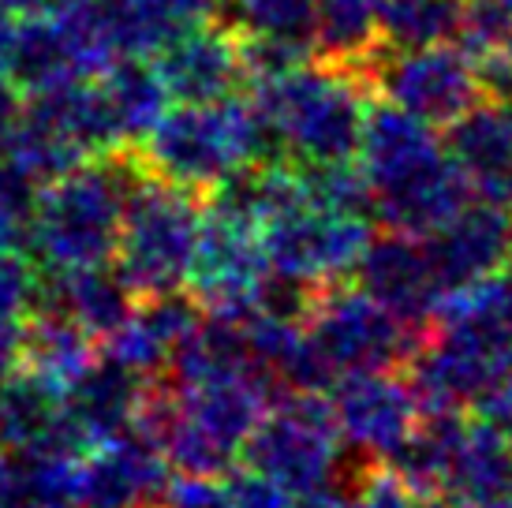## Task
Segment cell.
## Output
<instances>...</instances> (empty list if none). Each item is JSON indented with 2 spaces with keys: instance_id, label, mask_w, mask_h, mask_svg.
I'll return each mask as SVG.
<instances>
[{
  "instance_id": "obj_1",
  "label": "cell",
  "mask_w": 512,
  "mask_h": 508,
  "mask_svg": "<svg viewBox=\"0 0 512 508\" xmlns=\"http://www.w3.org/2000/svg\"><path fill=\"white\" fill-rule=\"evenodd\" d=\"M356 161L367 172L378 221L397 232L430 236L475 195L438 127L393 101L367 109Z\"/></svg>"
},
{
  "instance_id": "obj_2",
  "label": "cell",
  "mask_w": 512,
  "mask_h": 508,
  "mask_svg": "<svg viewBox=\"0 0 512 508\" xmlns=\"http://www.w3.org/2000/svg\"><path fill=\"white\" fill-rule=\"evenodd\" d=\"M367 75L337 60H299L251 79V105L270 139L299 165H333L359 154L367 124Z\"/></svg>"
},
{
  "instance_id": "obj_3",
  "label": "cell",
  "mask_w": 512,
  "mask_h": 508,
  "mask_svg": "<svg viewBox=\"0 0 512 508\" xmlns=\"http://www.w3.org/2000/svg\"><path fill=\"white\" fill-rule=\"evenodd\" d=\"M146 176L135 150L83 161L60 180L38 187L30 213V251L45 269H83L116 262L131 191Z\"/></svg>"
},
{
  "instance_id": "obj_4",
  "label": "cell",
  "mask_w": 512,
  "mask_h": 508,
  "mask_svg": "<svg viewBox=\"0 0 512 508\" xmlns=\"http://www.w3.org/2000/svg\"><path fill=\"white\" fill-rule=\"evenodd\" d=\"M270 142L251 98L232 94L217 101H176L135 146V154L150 176L206 195L232 176L262 165Z\"/></svg>"
},
{
  "instance_id": "obj_5",
  "label": "cell",
  "mask_w": 512,
  "mask_h": 508,
  "mask_svg": "<svg viewBox=\"0 0 512 508\" xmlns=\"http://www.w3.org/2000/svg\"><path fill=\"white\" fill-rule=\"evenodd\" d=\"M202 221L206 206L199 191H187L146 172L131 191L124 236L116 251V269L135 288V296H165L184 288L199 251Z\"/></svg>"
},
{
  "instance_id": "obj_6",
  "label": "cell",
  "mask_w": 512,
  "mask_h": 508,
  "mask_svg": "<svg viewBox=\"0 0 512 508\" xmlns=\"http://www.w3.org/2000/svg\"><path fill=\"white\" fill-rule=\"evenodd\" d=\"M344 434L329 393H285L270 404L243 449L255 467L288 494H307L337 479L344 460Z\"/></svg>"
},
{
  "instance_id": "obj_7",
  "label": "cell",
  "mask_w": 512,
  "mask_h": 508,
  "mask_svg": "<svg viewBox=\"0 0 512 508\" xmlns=\"http://www.w3.org/2000/svg\"><path fill=\"white\" fill-rule=\"evenodd\" d=\"M303 325L341 378L359 370L400 367L412 359L423 340L415 337V325L404 322L397 311H389L363 284L352 288L344 281L318 288Z\"/></svg>"
},
{
  "instance_id": "obj_8",
  "label": "cell",
  "mask_w": 512,
  "mask_h": 508,
  "mask_svg": "<svg viewBox=\"0 0 512 508\" xmlns=\"http://www.w3.org/2000/svg\"><path fill=\"white\" fill-rule=\"evenodd\" d=\"M370 90L434 127H453L486 98L479 57L468 45L441 42L427 49H382L367 68Z\"/></svg>"
},
{
  "instance_id": "obj_9",
  "label": "cell",
  "mask_w": 512,
  "mask_h": 508,
  "mask_svg": "<svg viewBox=\"0 0 512 508\" xmlns=\"http://www.w3.org/2000/svg\"><path fill=\"white\" fill-rule=\"evenodd\" d=\"M408 378L427 411L483 408L490 396L512 389V333L434 325L408 359Z\"/></svg>"
},
{
  "instance_id": "obj_10",
  "label": "cell",
  "mask_w": 512,
  "mask_h": 508,
  "mask_svg": "<svg viewBox=\"0 0 512 508\" xmlns=\"http://www.w3.org/2000/svg\"><path fill=\"white\" fill-rule=\"evenodd\" d=\"M273 281V266L262 228L236 213L206 206L199 251L191 262L187 292L206 314L217 318H251Z\"/></svg>"
},
{
  "instance_id": "obj_11",
  "label": "cell",
  "mask_w": 512,
  "mask_h": 508,
  "mask_svg": "<svg viewBox=\"0 0 512 508\" xmlns=\"http://www.w3.org/2000/svg\"><path fill=\"white\" fill-rule=\"evenodd\" d=\"M370 221L367 213H337L322 206H299L281 213L262 228V243L270 254L273 277L329 288V284L356 277L359 258L367 251Z\"/></svg>"
},
{
  "instance_id": "obj_12",
  "label": "cell",
  "mask_w": 512,
  "mask_h": 508,
  "mask_svg": "<svg viewBox=\"0 0 512 508\" xmlns=\"http://www.w3.org/2000/svg\"><path fill=\"white\" fill-rule=\"evenodd\" d=\"M329 396H333L344 445H352L367 464H389L427 411L412 378H400L393 370L344 374L329 389Z\"/></svg>"
},
{
  "instance_id": "obj_13",
  "label": "cell",
  "mask_w": 512,
  "mask_h": 508,
  "mask_svg": "<svg viewBox=\"0 0 512 508\" xmlns=\"http://www.w3.org/2000/svg\"><path fill=\"white\" fill-rule=\"evenodd\" d=\"M356 277L370 296L382 299L389 311H397L415 329L434 325V314L449 292L430 258L427 236L397 232V228L367 243Z\"/></svg>"
},
{
  "instance_id": "obj_14",
  "label": "cell",
  "mask_w": 512,
  "mask_h": 508,
  "mask_svg": "<svg viewBox=\"0 0 512 508\" xmlns=\"http://www.w3.org/2000/svg\"><path fill=\"white\" fill-rule=\"evenodd\" d=\"M169 456L143 430H124L83 452L79 508H157L169 486Z\"/></svg>"
},
{
  "instance_id": "obj_15",
  "label": "cell",
  "mask_w": 512,
  "mask_h": 508,
  "mask_svg": "<svg viewBox=\"0 0 512 508\" xmlns=\"http://www.w3.org/2000/svg\"><path fill=\"white\" fill-rule=\"evenodd\" d=\"M172 101H217L247 79L243 38L225 19H206L154 53Z\"/></svg>"
},
{
  "instance_id": "obj_16",
  "label": "cell",
  "mask_w": 512,
  "mask_h": 508,
  "mask_svg": "<svg viewBox=\"0 0 512 508\" xmlns=\"http://www.w3.org/2000/svg\"><path fill=\"white\" fill-rule=\"evenodd\" d=\"M430 258L438 266L445 288L479 281L512 266V210L498 202H468L427 236Z\"/></svg>"
},
{
  "instance_id": "obj_17",
  "label": "cell",
  "mask_w": 512,
  "mask_h": 508,
  "mask_svg": "<svg viewBox=\"0 0 512 508\" xmlns=\"http://www.w3.org/2000/svg\"><path fill=\"white\" fill-rule=\"evenodd\" d=\"M445 142L475 195L512 210V101L483 98L449 127Z\"/></svg>"
},
{
  "instance_id": "obj_18",
  "label": "cell",
  "mask_w": 512,
  "mask_h": 508,
  "mask_svg": "<svg viewBox=\"0 0 512 508\" xmlns=\"http://www.w3.org/2000/svg\"><path fill=\"white\" fill-rule=\"evenodd\" d=\"M38 311H53L79 322L90 337L105 340L116 325H124L135 311V288L124 281V273L109 266L83 269H49L42 277Z\"/></svg>"
},
{
  "instance_id": "obj_19",
  "label": "cell",
  "mask_w": 512,
  "mask_h": 508,
  "mask_svg": "<svg viewBox=\"0 0 512 508\" xmlns=\"http://www.w3.org/2000/svg\"><path fill=\"white\" fill-rule=\"evenodd\" d=\"M512 505V441L486 419L468 423L438 505L430 508H505Z\"/></svg>"
},
{
  "instance_id": "obj_20",
  "label": "cell",
  "mask_w": 512,
  "mask_h": 508,
  "mask_svg": "<svg viewBox=\"0 0 512 508\" xmlns=\"http://www.w3.org/2000/svg\"><path fill=\"white\" fill-rule=\"evenodd\" d=\"M120 57H154L176 34L217 19L221 0H94Z\"/></svg>"
},
{
  "instance_id": "obj_21",
  "label": "cell",
  "mask_w": 512,
  "mask_h": 508,
  "mask_svg": "<svg viewBox=\"0 0 512 508\" xmlns=\"http://www.w3.org/2000/svg\"><path fill=\"white\" fill-rule=\"evenodd\" d=\"M146 393H150L146 374L101 355L94 370L68 393V411L75 415V423L83 426L86 441L94 449L101 441L116 438V434L135 426L146 404Z\"/></svg>"
},
{
  "instance_id": "obj_22",
  "label": "cell",
  "mask_w": 512,
  "mask_h": 508,
  "mask_svg": "<svg viewBox=\"0 0 512 508\" xmlns=\"http://www.w3.org/2000/svg\"><path fill=\"white\" fill-rule=\"evenodd\" d=\"M98 337H90L83 325L53 311H38L27 325L23 337V370L30 378H38L45 389L68 400L75 385L94 370L101 359Z\"/></svg>"
},
{
  "instance_id": "obj_23",
  "label": "cell",
  "mask_w": 512,
  "mask_h": 508,
  "mask_svg": "<svg viewBox=\"0 0 512 508\" xmlns=\"http://www.w3.org/2000/svg\"><path fill=\"white\" fill-rule=\"evenodd\" d=\"M98 86L113 116L120 150H135L157 127V120L169 113V86L157 64H146V57H116L98 75Z\"/></svg>"
},
{
  "instance_id": "obj_24",
  "label": "cell",
  "mask_w": 512,
  "mask_h": 508,
  "mask_svg": "<svg viewBox=\"0 0 512 508\" xmlns=\"http://www.w3.org/2000/svg\"><path fill=\"white\" fill-rule=\"evenodd\" d=\"M464 430H468V419L460 411H427L412 438L404 441V449L389 460V467L427 505H438L445 479H449V467L456 460V449L464 441Z\"/></svg>"
},
{
  "instance_id": "obj_25",
  "label": "cell",
  "mask_w": 512,
  "mask_h": 508,
  "mask_svg": "<svg viewBox=\"0 0 512 508\" xmlns=\"http://www.w3.org/2000/svg\"><path fill=\"white\" fill-rule=\"evenodd\" d=\"M385 0H322L318 4V49L326 60L348 64L367 75L382 53Z\"/></svg>"
},
{
  "instance_id": "obj_26",
  "label": "cell",
  "mask_w": 512,
  "mask_h": 508,
  "mask_svg": "<svg viewBox=\"0 0 512 508\" xmlns=\"http://www.w3.org/2000/svg\"><path fill=\"white\" fill-rule=\"evenodd\" d=\"M83 456H12L0 508H79Z\"/></svg>"
},
{
  "instance_id": "obj_27",
  "label": "cell",
  "mask_w": 512,
  "mask_h": 508,
  "mask_svg": "<svg viewBox=\"0 0 512 508\" xmlns=\"http://www.w3.org/2000/svg\"><path fill=\"white\" fill-rule=\"evenodd\" d=\"M318 4L322 0H221L217 19H225L243 38H277L299 49H314Z\"/></svg>"
},
{
  "instance_id": "obj_28",
  "label": "cell",
  "mask_w": 512,
  "mask_h": 508,
  "mask_svg": "<svg viewBox=\"0 0 512 508\" xmlns=\"http://www.w3.org/2000/svg\"><path fill=\"white\" fill-rule=\"evenodd\" d=\"M464 30V0H385V49H427L456 42Z\"/></svg>"
},
{
  "instance_id": "obj_29",
  "label": "cell",
  "mask_w": 512,
  "mask_h": 508,
  "mask_svg": "<svg viewBox=\"0 0 512 508\" xmlns=\"http://www.w3.org/2000/svg\"><path fill=\"white\" fill-rule=\"evenodd\" d=\"M42 277L34 273L23 251L0 254V325H30L38 314Z\"/></svg>"
},
{
  "instance_id": "obj_30",
  "label": "cell",
  "mask_w": 512,
  "mask_h": 508,
  "mask_svg": "<svg viewBox=\"0 0 512 508\" xmlns=\"http://www.w3.org/2000/svg\"><path fill=\"white\" fill-rule=\"evenodd\" d=\"M359 508H423L427 501L415 494L408 482L400 479L393 467L367 464L356 482Z\"/></svg>"
},
{
  "instance_id": "obj_31",
  "label": "cell",
  "mask_w": 512,
  "mask_h": 508,
  "mask_svg": "<svg viewBox=\"0 0 512 508\" xmlns=\"http://www.w3.org/2000/svg\"><path fill=\"white\" fill-rule=\"evenodd\" d=\"M157 508H232L225 475H180L165 486Z\"/></svg>"
},
{
  "instance_id": "obj_32",
  "label": "cell",
  "mask_w": 512,
  "mask_h": 508,
  "mask_svg": "<svg viewBox=\"0 0 512 508\" xmlns=\"http://www.w3.org/2000/svg\"><path fill=\"white\" fill-rule=\"evenodd\" d=\"M225 482L232 494V508H296V494H288L281 482H273L255 467L228 471Z\"/></svg>"
},
{
  "instance_id": "obj_33",
  "label": "cell",
  "mask_w": 512,
  "mask_h": 508,
  "mask_svg": "<svg viewBox=\"0 0 512 508\" xmlns=\"http://www.w3.org/2000/svg\"><path fill=\"white\" fill-rule=\"evenodd\" d=\"M23 116H27V94L8 75H0V157L8 154V142L19 131Z\"/></svg>"
},
{
  "instance_id": "obj_34",
  "label": "cell",
  "mask_w": 512,
  "mask_h": 508,
  "mask_svg": "<svg viewBox=\"0 0 512 508\" xmlns=\"http://www.w3.org/2000/svg\"><path fill=\"white\" fill-rule=\"evenodd\" d=\"M296 508H359V494H356V482L344 490L337 486V479L326 482V486H314L307 494L296 497Z\"/></svg>"
},
{
  "instance_id": "obj_35",
  "label": "cell",
  "mask_w": 512,
  "mask_h": 508,
  "mask_svg": "<svg viewBox=\"0 0 512 508\" xmlns=\"http://www.w3.org/2000/svg\"><path fill=\"white\" fill-rule=\"evenodd\" d=\"M479 419H486L490 426H498L501 434L512 441V389L490 396L483 408H479Z\"/></svg>"
},
{
  "instance_id": "obj_36",
  "label": "cell",
  "mask_w": 512,
  "mask_h": 508,
  "mask_svg": "<svg viewBox=\"0 0 512 508\" xmlns=\"http://www.w3.org/2000/svg\"><path fill=\"white\" fill-rule=\"evenodd\" d=\"M15 23H19V12H15L8 0H0V68H4V57H8V45H12Z\"/></svg>"
},
{
  "instance_id": "obj_37",
  "label": "cell",
  "mask_w": 512,
  "mask_h": 508,
  "mask_svg": "<svg viewBox=\"0 0 512 508\" xmlns=\"http://www.w3.org/2000/svg\"><path fill=\"white\" fill-rule=\"evenodd\" d=\"M8 475H12V452L0 449V497H4V486H8Z\"/></svg>"
},
{
  "instance_id": "obj_38",
  "label": "cell",
  "mask_w": 512,
  "mask_h": 508,
  "mask_svg": "<svg viewBox=\"0 0 512 508\" xmlns=\"http://www.w3.org/2000/svg\"><path fill=\"white\" fill-rule=\"evenodd\" d=\"M505 508H512V505H505Z\"/></svg>"
},
{
  "instance_id": "obj_39",
  "label": "cell",
  "mask_w": 512,
  "mask_h": 508,
  "mask_svg": "<svg viewBox=\"0 0 512 508\" xmlns=\"http://www.w3.org/2000/svg\"><path fill=\"white\" fill-rule=\"evenodd\" d=\"M509 49H512V45H509Z\"/></svg>"
}]
</instances>
